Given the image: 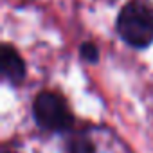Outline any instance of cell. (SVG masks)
I'll return each mask as SVG.
<instances>
[{
	"mask_svg": "<svg viewBox=\"0 0 153 153\" xmlns=\"http://www.w3.org/2000/svg\"><path fill=\"white\" fill-rule=\"evenodd\" d=\"M115 29L124 43L146 49L153 43V6L142 0H130L119 11Z\"/></svg>",
	"mask_w": 153,
	"mask_h": 153,
	"instance_id": "1",
	"label": "cell"
},
{
	"mask_svg": "<svg viewBox=\"0 0 153 153\" xmlns=\"http://www.w3.org/2000/svg\"><path fill=\"white\" fill-rule=\"evenodd\" d=\"M34 121L42 130L65 131L72 126L74 117L61 96L54 92H42L36 96L33 105Z\"/></svg>",
	"mask_w": 153,
	"mask_h": 153,
	"instance_id": "2",
	"label": "cell"
},
{
	"mask_svg": "<svg viewBox=\"0 0 153 153\" xmlns=\"http://www.w3.org/2000/svg\"><path fill=\"white\" fill-rule=\"evenodd\" d=\"M0 68H2L4 79H7L13 85H18L25 78V63L22 56L18 54L16 49L11 45H2V52H0Z\"/></svg>",
	"mask_w": 153,
	"mask_h": 153,
	"instance_id": "3",
	"label": "cell"
},
{
	"mask_svg": "<svg viewBox=\"0 0 153 153\" xmlns=\"http://www.w3.org/2000/svg\"><path fill=\"white\" fill-rule=\"evenodd\" d=\"M68 153H94V144L88 139H74L68 142Z\"/></svg>",
	"mask_w": 153,
	"mask_h": 153,
	"instance_id": "4",
	"label": "cell"
},
{
	"mask_svg": "<svg viewBox=\"0 0 153 153\" xmlns=\"http://www.w3.org/2000/svg\"><path fill=\"white\" fill-rule=\"evenodd\" d=\"M79 56H81L85 61H88V63H96V61L99 59V51H97V47H96L92 42H85V43H81V47H79Z\"/></svg>",
	"mask_w": 153,
	"mask_h": 153,
	"instance_id": "5",
	"label": "cell"
},
{
	"mask_svg": "<svg viewBox=\"0 0 153 153\" xmlns=\"http://www.w3.org/2000/svg\"><path fill=\"white\" fill-rule=\"evenodd\" d=\"M4 153H9V151H7V149H4Z\"/></svg>",
	"mask_w": 153,
	"mask_h": 153,
	"instance_id": "6",
	"label": "cell"
}]
</instances>
